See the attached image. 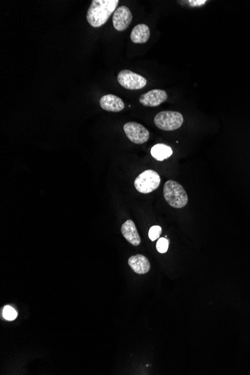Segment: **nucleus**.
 <instances>
[{
	"label": "nucleus",
	"mask_w": 250,
	"mask_h": 375,
	"mask_svg": "<svg viewBox=\"0 0 250 375\" xmlns=\"http://www.w3.org/2000/svg\"><path fill=\"white\" fill-rule=\"evenodd\" d=\"M173 149L165 144H157L151 148V154L154 159L163 161L173 155Z\"/></svg>",
	"instance_id": "13"
},
{
	"label": "nucleus",
	"mask_w": 250,
	"mask_h": 375,
	"mask_svg": "<svg viewBox=\"0 0 250 375\" xmlns=\"http://www.w3.org/2000/svg\"><path fill=\"white\" fill-rule=\"evenodd\" d=\"M163 196L167 203L175 208H182L187 205V193L178 182L172 180L165 182L163 186Z\"/></svg>",
	"instance_id": "2"
},
{
	"label": "nucleus",
	"mask_w": 250,
	"mask_h": 375,
	"mask_svg": "<svg viewBox=\"0 0 250 375\" xmlns=\"http://www.w3.org/2000/svg\"><path fill=\"white\" fill-rule=\"evenodd\" d=\"M3 315L4 318L7 320H14L17 317V313L15 309L12 306H5L3 311Z\"/></svg>",
	"instance_id": "14"
},
{
	"label": "nucleus",
	"mask_w": 250,
	"mask_h": 375,
	"mask_svg": "<svg viewBox=\"0 0 250 375\" xmlns=\"http://www.w3.org/2000/svg\"><path fill=\"white\" fill-rule=\"evenodd\" d=\"M129 266L138 274H147L150 271L151 265L149 259L143 255H136L128 259Z\"/></svg>",
	"instance_id": "10"
},
{
	"label": "nucleus",
	"mask_w": 250,
	"mask_h": 375,
	"mask_svg": "<svg viewBox=\"0 0 250 375\" xmlns=\"http://www.w3.org/2000/svg\"><path fill=\"white\" fill-rule=\"evenodd\" d=\"M150 38V29L146 24L136 25L132 30L130 39L135 44H144Z\"/></svg>",
	"instance_id": "12"
},
{
	"label": "nucleus",
	"mask_w": 250,
	"mask_h": 375,
	"mask_svg": "<svg viewBox=\"0 0 250 375\" xmlns=\"http://www.w3.org/2000/svg\"><path fill=\"white\" fill-rule=\"evenodd\" d=\"M189 4L192 7H197V6H202L205 5L207 3L206 0H190L188 1Z\"/></svg>",
	"instance_id": "17"
},
{
	"label": "nucleus",
	"mask_w": 250,
	"mask_h": 375,
	"mask_svg": "<svg viewBox=\"0 0 250 375\" xmlns=\"http://www.w3.org/2000/svg\"><path fill=\"white\" fill-rule=\"evenodd\" d=\"M100 104L102 109L108 112L119 113L125 109V103L123 100L120 97L112 94L103 95L100 98Z\"/></svg>",
	"instance_id": "9"
},
{
	"label": "nucleus",
	"mask_w": 250,
	"mask_h": 375,
	"mask_svg": "<svg viewBox=\"0 0 250 375\" xmlns=\"http://www.w3.org/2000/svg\"><path fill=\"white\" fill-rule=\"evenodd\" d=\"M121 231H122V234H123L126 240L130 244L136 246V247L140 245V243H141V238H140L136 226H135L134 223L132 220H127L122 225Z\"/></svg>",
	"instance_id": "11"
},
{
	"label": "nucleus",
	"mask_w": 250,
	"mask_h": 375,
	"mask_svg": "<svg viewBox=\"0 0 250 375\" xmlns=\"http://www.w3.org/2000/svg\"><path fill=\"white\" fill-rule=\"evenodd\" d=\"M169 244H170V242L166 238L161 237V238L159 239L158 242H157V245H156L157 251L160 253H162V254L166 253L168 251Z\"/></svg>",
	"instance_id": "15"
},
{
	"label": "nucleus",
	"mask_w": 250,
	"mask_h": 375,
	"mask_svg": "<svg viewBox=\"0 0 250 375\" xmlns=\"http://www.w3.org/2000/svg\"><path fill=\"white\" fill-rule=\"evenodd\" d=\"M162 229L160 226H154L151 228L150 230L149 231V237L151 242H154L160 237V234H161Z\"/></svg>",
	"instance_id": "16"
},
{
	"label": "nucleus",
	"mask_w": 250,
	"mask_h": 375,
	"mask_svg": "<svg viewBox=\"0 0 250 375\" xmlns=\"http://www.w3.org/2000/svg\"><path fill=\"white\" fill-rule=\"evenodd\" d=\"M124 130L127 138L135 144H143L149 140V130L138 123L133 121L126 123Z\"/></svg>",
	"instance_id": "6"
},
{
	"label": "nucleus",
	"mask_w": 250,
	"mask_h": 375,
	"mask_svg": "<svg viewBox=\"0 0 250 375\" xmlns=\"http://www.w3.org/2000/svg\"><path fill=\"white\" fill-rule=\"evenodd\" d=\"M119 3V0H93L88 9V23L95 28L104 25L117 9Z\"/></svg>",
	"instance_id": "1"
},
{
	"label": "nucleus",
	"mask_w": 250,
	"mask_h": 375,
	"mask_svg": "<svg viewBox=\"0 0 250 375\" xmlns=\"http://www.w3.org/2000/svg\"><path fill=\"white\" fill-rule=\"evenodd\" d=\"M133 15L130 9L126 6H121L115 11L113 14V26L118 31H125L131 23Z\"/></svg>",
	"instance_id": "7"
},
{
	"label": "nucleus",
	"mask_w": 250,
	"mask_h": 375,
	"mask_svg": "<svg viewBox=\"0 0 250 375\" xmlns=\"http://www.w3.org/2000/svg\"><path fill=\"white\" fill-rule=\"evenodd\" d=\"M168 95L165 91L162 89H153L140 96V103L145 106L154 108L166 101Z\"/></svg>",
	"instance_id": "8"
},
{
	"label": "nucleus",
	"mask_w": 250,
	"mask_h": 375,
	"mask_svg": "<svg viewBox=\"0 0 250 375\" xmlns=\"http://www.w3.org/2000/svg\"><path fill=\"white\" fill-rule=\"evenodd\" d=\"M154 124L160 130L173 131L182 126L184 117L179 112L162 111L154 117Z\"/></svg>",
	"instance_id": "3"
},
{
	"label": "nucleus",
	"mask_w": 250,
	"mask_h": 375,
	"mask_svg": "<svg viewBox=\"0 0 250 375\" xmlns=\"http://www.w3.org/2000/svg\"><path fill=\"white\" fill-rule=\"evenodd\" d=\"M118 81L122 87L128 90H138L147 84V81L144 76L129 70L120 71L118 74Z\"/></svg>",
	"instance_id": "5"
},
{
	"label": "nucleus",
	"mask_w": 250,
	"mask_h": 375,
	"mask_svg": "<svg viewBox=\"0 0 250 375\" xmlns=\"http://www.w3.org/2000/svg\"><path fill=\"white\" fill-rule=\"evenodd\" d=\"M160 176L155 171L149 170L142 172L135 179L134 186L138 192L143 194H150L160 186Z\"/></svg>",
	"instance_id": "4"
}]
</instances>
